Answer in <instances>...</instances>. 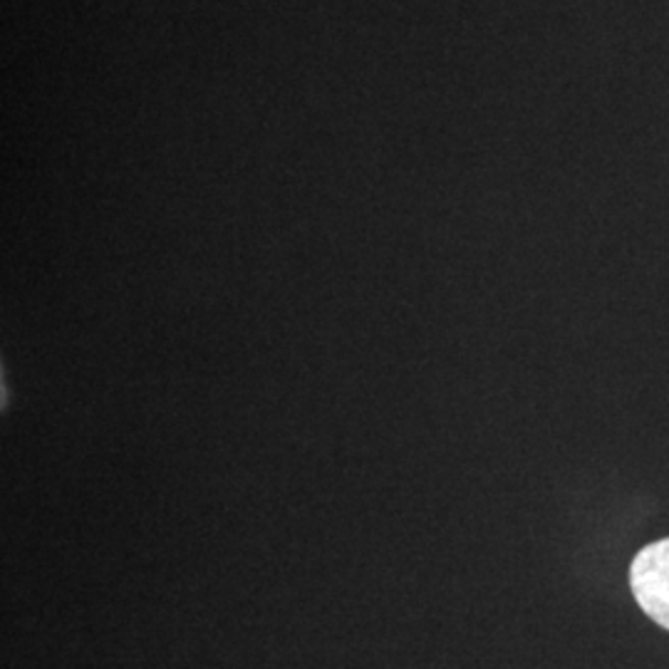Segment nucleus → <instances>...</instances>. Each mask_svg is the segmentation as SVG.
Segmentation results:
<instances>
[{"label": "nucleus", "instance_id": "obj_1", "mask_svg": "<svg viewBox=\"0 0 669 669\" xmlns=\"http://www.w3.org/2000/svg\"><path fill=\"white\" fill-rule=\"evenodd\" d=\"M630 590L642 613L669 630V538L645 545L632 558Z\"/></svg>", "mask_w": 669, "mask_h": 669}]
</instances>
